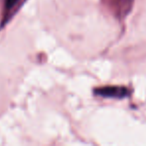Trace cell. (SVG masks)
I'll list each match as a JSON object with an SVG mask.
<instances>
[{"mask_svg":"<svg viewBox=\"0 0 146 146\" xmlns=\"http://www.w3.org/2000/svg\"><path fill=\"white\" fill-rule=\"evenodd\" d=\"M96 93L104 97H117L122 98L127 94V89L117 86H108V87L99 88L96 90Z\"/></svg>","mask_w":146,"mask_h":146,"instance_id":"cell-1","label":"cell"},{"mask_svg":"<svg viewBox=\"0 0 146 146\" xmlns=\"http://www.w3.org/2000/svg\"><path fill=\"white\" fill-rule=\"evenodd\" d=\"M19 0H5V5H4V10L6 13L10 12L12 8L18 3Z\"/></svg>","mask_w":146,"mask_h":146,"instance_id":"cell-2","label":"cell"}]
</instances>
